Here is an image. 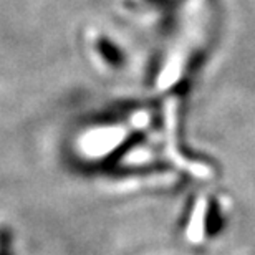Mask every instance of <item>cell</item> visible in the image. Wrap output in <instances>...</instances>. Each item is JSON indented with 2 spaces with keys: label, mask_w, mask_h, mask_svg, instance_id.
<instances>
[{
  "label": "cell",
  "mask_w": 255,
  "mask_h": 255,
  "mask_svg": "<svg viewBox=\"0 0 255 255\" xmlns=\"http://www.w3.org/2000/svg\"><path fill=\"white\" fill-rule=\"evenodd\" d=\"M226 219L222 216L221 206H219L217 199L211 197L207 204V212H206V236L207 237H217L222 232Z\"/></svg>",
  "instance_id": "cell-1"
}]
</instances>
